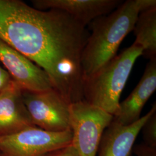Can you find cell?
<instances>
[{"label": "cell", "mask_w": 156, "mask_h": 156, "mask_svg": "<svg viewBox=\"0 0 156 156\" xmlns=\"http://www.w3.org/2000/svg\"><path fill=\"white\" fill-rule=\"evenodd\" d=\"M72 144L79 156H97L101 140L113 116L81 100L69 105Z\"/></svg>", "instance_id": "cell-3"}, {"label": "cell", "mask_w": 156, "mask_h": 156, "mask_svg": "<svg viewBox=\"0 0 156 156\" xmlns=\"http://www.w3.org/2000/svg\"><path fill=\"white\" fill-rule=\"evenodd\" d=\"M13 81L9 74L0 64V93L8 87Z\"/></svg>", "instance_id": "cell-15"}, {"label": "cell", "mask_w": 156, "mask_h": 156, "mask_svg": "<svg viewBox=\"0 0 156 156\" xmlns=\"http://www.w3.org/2000/svg\"><path fill=\"white\" fill-rule=\"evenodd\" d=\"M33 7L42 10L64 12L86 26L99 17L114 11L120 0H34Z\"/></svg>", "instance_id": "cell-7"}, {"label": "cell", "mask_w": 156, "mask_h": 156, "mask_svg": "<svg viewBox=\"0 0 156 156\" xmlns=\"http://www.w3.org/2000/svg\"><path fill=\"white\" fill-rule=\"evenodd\" d=\"M22 90L13 81L0 93V137L35 126L24 104Z\"/></svg>", "instance_id": "cell-8"}, {"label": "cell", "mask_w": 156, "mask_h": 156, "mask_svg": "<svg viewBox=\"0 0 156 156\" xmlns=\"http://www.w3.org/2000/svg\"><path fill=\"white\" fill-rule=\"evenodd\" d=\"M143 49L134 42L83 81V100L115 116L128 77Z\"/></svg>", "instance_id": "cell-2"}, {"label": "cell", "mask_w": 156, "mask_h": 156, "mask_svg": "<svg viewBox=\"0 0 156 156\" xmlns=\"http://www.w3.org/2000/svg\"><path fill=\"white\" fill-rule=\"evenodd\" d=\"M0 64L23 90L42 91L53 88L43 69L1 38Z\"/></svg>", "instance_id": "cell-6"}, {"label": "cell", "mask_w": 156, "mask_h": 156, "mask_svg": "<svg viewBox=\"0 0 156 156\" xmlns=\"http://www.w3.org/2000/svg\"><path fill=\"white\" fill-rule=\"evenodd\" d=\"M156 6V0H127L110 13L91 24V33L82 55L83 79L117 55L123 39L134 29L140 13Z\"/></svg>", "instance_id": "cell-1"}, {"label": "cell", "mask_w": 156, "mask_h": 156, "mask_svg": "<svg viewBox=\"0 0 156 156\" xmlns=\"http://www.w3.org/2000/svg\"><path fill=\"white\" fill-rule=\"evenodd\" d=\"M72 138L71 129L55 133L31 127L0 137V156H41L70 144Z\"/></svg>", "instance_id": "cell-5"}, {"label": "cell", "mask_w": 156, "mask_h": 156, "mask_svg": "<svg viewBox=\"0 0 156 156\" xmlns=\"http://www.w3.org/2000/svg\"><path fill=\"white\" fill-rule=\"evenodd\" d=\"M136 156H156V149H153L142 144L137 145L133 149Z\"/></svg>", "instance_id": "cell-14"}, {"label": "cell", "mask_w": 156, "mask_h": 156, "mask_svg": "<svg viewBox=\"0 0 156 156\" xmlns=\"http://www.w3.org/2000/svg\"><path fill=\"white\" fill-rule=\"evenodd\" d=\"M156 89V58L149 60L139 83L128 97L120 102L119 110L113 120L123 126L136 122L144 107Z\"/></svg>", "instance_id": "cell-10"}, {"label": "cell", "mask_w": 156, "mask_h": 156, "mask_svg": "<svg viewBox=\"0 0 156 156\" xmlns=\"http://www.w3.org/2000/svg\"><path fill=\"white\" fill-rule=\"evenodd\" d=\"M41 156H79L72 143L49 151Z\"/></svg>", "instance_id": "cell-13"}, {"label": "cell", "mask_w": 156, "mask_h": 156, "mask_svg": "<svg viewBox=\"0 0 156 156\" xmlns=\"http://www.w3.org/2000/svg\"><path fill=\"white\" fill-rule=\"evenodd\" d=\"M135 43L143 49L142 56L149 60L156 58V6L142 11L134 26Z\"/></svg>", "instance_id": "cell-11"}, {"label": "cell", "mask_w": 156, "mask_h": 156, "mask_svg": "<svg viewBox=\"0 0 156 156\" xmlns=\"http://www.w3.org/2000/svg\"><path fill=\"white\" fill-rule=\"evenodd\" d=\"M144 140V145L156 149V109L151 113L140 130Z\"/></svg>", "instance_id": "cell-12"}, {"label": "cell", "mask_w": 156, "mask_h": 156, "mask_svg": "<svg viewBox=\"0 0 156 156\" xmlns=\"http://www.w3.org/2000/svg\"><path fill=\"white\" fill-rule=\"evenodd\" d=\"M156 109L154 103L145 116L127 126L112 120L102 134L97 156H133L137 136L144 124Z\"/></svg>", "instance_id": "cell-9"}, {"label": "cell", "mask_w": 156, "mask_h": 156, "mask_svg": "<svg viewBox=\"0 0 156 156\" xmlns=\"http://www.w3.org/2000/svg\"><path fill=\"white\" fill-rule=\"evenodd\" d=\"M22 94L35 126L55 133L71 129L69 104L53 88L42 91L22 90Z\"/></svg>", "instance_id": "cell-4"}]
</instances>
